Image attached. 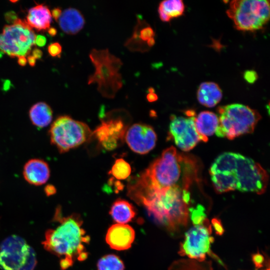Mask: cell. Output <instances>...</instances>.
<instances>
[{
    "instance_id": "obj_1",
    "label": "cell",
    "mask_w": 270,
    "mask_h": 270,
    "mask_svg": "<svg viewBox=\"0 0 270 270\" xmlns=\"http://www.w3.org/2000/svg\"><path fill=\"white\" fill-rule=\"evenodd\" d=\"M198 168L194 158L170 146L129 184L128 194L136 202L148 194L172 186L188 190L198 180Z\"/></svg>"
},
{
    "instance_id": "obj_2",
    "label": "cell",
    "mask_w": 270,
    "mask_h": 270,
    "mask_svg": "<svg viewBox=\"0 0 270 270\" xmlns=\"http://www.w3.org/2000/svg\"><path fill=\"white\" fill-rule=\"evenodd\" d=\"M210 174L218 193L238 190L262 194L266 191L268 180L266 172L260 164L231 152L220 155L212 165Z\"/></svg>"
},
{
    "instance_id": "obj_3",
    "label": "cell",
    "mask_w": 270,
    "mask_h": 270,
    "mask_svg": "<svg viewBox=\"0 0 270 270\" xmlns=\"http://www.w3.org/2000/svg\"><path fill=\"white\" fill-rule=\"evenodd\" d=\"M190 198L188 189L174 186L148 194L137 202L159 224L174 230L187 224Z\"/></svg>"
},
{
    "instance_id": "obj_4",
    "label": "cell",
    "mask_w": 270,
    "mask_h": 270,
    "mask_svg": "<svg viewBox=\"0 0 270 270\" xmlns=\"http://www.w3.org/2000/svg\"><path fill=\"white\" fill-rule=\"evenodd\" d=\"M53 220L60 224L56 228L46 231L42 244L47 251L58 257L64 256L74 260L85 252L83 243H88L90 240L82 227V222L80 216L73 214L63 217L61 208L58 206Z\"/></svg>"
},
{
    "instance_id": "obj_5",
    "label": "cell",
    "mask_w": 270,
    "mask_h": 270,
    "mask_svg": "<svg viewBox=\"0 0 270 270\" xmlns=\"http://www.w3.org/2000/svg\"><path fill=\"white\" fill-rule=\"evenodd\" d=\"M90 58L95 71L89 76L88 84L96 83L98 90L102 96L114 98L122 86V77L119 72L122 64V60L111 54L108 49H93Z\"/></svg>"
},
{
    "instance_id": "obj_6",
    "label": "cell",
    "mask_w": 270,
    "mask_h": 270,
    "mask_svg": "<svg viewBox=\"0 0 270 270\" xmlns=\"http://www.w3.org/2000/svg\"><path fill=\"white\" fill-rule=\"evenodd\" d=\"M218 112V124L216 135L229 140L252 132L261 118L256 110L240 104L220 106Z\"/></svg>"
},
{
    "instance_id": "obj_7",
    "label": "cell",
    "mask_w": 270,
    "mask_h": 270,
    "mask_svg": "<svg viewBox=\"0 0 270 270\" xmlns=\"http://www.w3.org/2000/svg\"><path fill=\"white\" fill-rule=\"evenodd\" d=\"M48 134L50 144L60 153H64L86 142L92 136V132L86 124L61 116L52 122Z\"/></svg>"
},
{
    "instance_id": "obj_8",
    "label": "cell",
    "mask_w": 270,
    "mask_h": 270,
    "mask_svg": "<svg viewBox=\"0 0 270 270\" xmlns=\"http://www.w3.org/2000/svg\"><path fill=\"white\" fill-rule=\"evenodd\" d=\"M270 2L266 0H234L226 10L235 27L242 31L262 28L270 18Z\"/></svg>"
},
{
    "instance_id": "obj_9",
    "label": "cell",
    "mask_w": 270,
    "mask_h": 270,
    "mask_svg": "<svg viewBox=\"0 0 270 270\" xmlns=\"http://www.w3.org/2000/svg\"><path fill=\"white\" fill-rule=\"evenodd\" d=\"M36 254L23 238L12 235L0 244V268L2 270H34Z\"/></svg>"
},
{
    "instance_id": "obj_10",
    "label": "cell",
    "mask_w": 270,
    "mask_h": 270,
    "mask_svg": "<svg viewBox=\"0 0 270 270\" xmlns=\"http://www.w3.org/2000/svg\"><path fill=\"white\" fill-rule=\"evenodd\" d=\"M36 36L26 21L18 18L3 28L0 34V50L11 58L25 56L35 44Z\"/></svg>"
},
{
    "instance_id": "obj_11",
    "label": "cell",
    "mask_w": 270,
    "mask_h": 270,
    "mask_svg": "<svg viewBox=\"0 0 270 270\" xmlns=\"http://www.w3.org/2000/svg\"><path fill=\"white\" fill-rule=\"evenodd\" d=\"M212 228L208 220L195 225L186 234L180 244L179 254L200 261L204 260L210 252V245L214 241L210 236Z\"/></svg>"
},
{
    "instance_id": "obj_12",
    "label": "cell",
    "mask_w": 270,
    "mask_h": 270,
    "mask_svg": "<svg viewBox=\"0 0 270 270\" xmlns=\"http://www.w3.org/2000/svg\"><path fill=\"white\" fill-rule=\"evenodd\" d=\"M186 114V116H171L168 137L180 150L188 152L194 148L200 140L194 125V112L188 110Z\"/></svg>"
},
{
    "instance_id": "obj_13",
    "label": "cell",
    "mask_w": 270,
    "mask_h": 270,
    "mask_svg": "<svg viewBox=\"0 0 270 270\" xmlns=\"http://www.w3.org/2000/svg\"><path fill=\"white\" fill-rule=\"evenodd\" d=\"M125 140L129 148L134 152L144 154L155 146L157 136L150 125L135 124L126 132Z\"/></svg>"
},
{
    "instance_id": "obj_14",
    "label": "cell",
    "mask_w": 270,
    "mask_h": 270,
    "mask_svg": "<svg viewBox=\"0 0 270 270\" xmlns=\"http://www.w3.org/2000/svg\"><path fill=\"white\" fill-rule=\"evenodd\" d=\"M126 128L120 118L102 120V123L92 132L102 146L108 150L116 148L120 142L124 140Z\"/></svg>"
},
{
    "instance_id": "obj_15",
    "label": "cell",
    "mask_w": 270,
    "mask_h": 270,
    "mask_svg": "<svg viewBox=\"0 0 270 270\" xmlns=\"http://www.w3.org/2000/svg\"><path fill=\"white\" fill-rule=\"evenodd\" d=\"M135 237L134 230L130 226L116 224L108 230L106 240L110 246L117 250H123L130 248Z\"/></svg>"
},
{
    "instance_id": "obj_16",
    "label": "cell",
    "mask_w": 270,
    "mask_h": 270,
    "mask_svg": "<svg viewBox=\"0 0 270 270\" xmlns=\"http://www.w3.org/2000/svg\"><path fill=\"white\" fill-rule=\"evenodd\" d=\"M48 164L40 158L28 160L24 164L22 174L24 180L30 184L39 186L46 183L50 176Z\"/></svg>"
},
{
    "instance_id": "obj_17",
    "label": "cell",
    "mask_w": 270,
    "mask_h": 270,
    "mask_svg": "<svg viewBox=\"0 0 270 270\" xmlns=\"http://www.w3.org/2000/svg\"><path fill=\"white\" fill-rule=\"evenodd\" d=\"M52 20L51 12L48 8L40 4L30 8L25 20L26 24L32 28L38 31H44L50 26Z\"/></svg>"
},
{
    "instance_id": "obj_18",
    "label": "cell",
    "mask_w": 270,
    "mask_h": 270,
    "mask_svg": "<svg viewBox=\"0 0 270 270\" xmlns=\"http://www.w3.org/2000/svg\"><path fill=\"white\" fill-rule=\"evenodd\" d=\"M218 124V115L210 111L200 112L194 118V125L200 140L206 142L216 133Z\"/></svg>"
},
{
    "instance_id": "obj_19",
    "label": "cell",
    "mask_w": 270,
    "mask_h": 270,
    "mask_svg": "<svg viewBox=\"0 0 270 270\" xmlns=\"http://www.w3.org/2000/svg\"><path fill=\"white\" fill-rule=\"evenodd\" d=\"M58 24L64 32L68 34H75L84 28L85 20L80 11L70 8L62 12L58 19Z\"/></svg>"
},
{
    "instance_id": "obj_20",
    "label": "cell",
    "mask_w": 270,
    "mask_h": 270,
    "mask_svg": "<svg viewBox=\"0 0 270 270\" xmlns=\"http://www.w3.org/2000/svg\"><path fill=\"white\" fill-rule=\"evenodd\" d=\"M222 91L219 86L214 82L202 83L198 90L197 98L202 105L212 108L218 104L222 98Z\"/></svg>"
},
{
    "instance_id": "obj_21",
    "label": "cell",
    "mask_w": 270,
    "mask_h": 270,
    "mask_svg": "<svg viewBox=\"0 0 270 270\" xmlns=\"http://www.w3.org/2000/svg\"><path fill=\"white\" fill-rule=\"evenodd\" d=\"M29 117L33 125L38 128H44L52 122V110L46 103L38 102L30 108Z\"/></svg>"
},
{
    "instance_id": "obj_22",
    "label": "cell",
    "mask_w": 270,
    "mask_h": 270,
    "mask_svg": "<svg viewBox=\"0 0 270 270\" xmlns=\"http://www.w3.org/2000/svg\"><path fill=\"white\" fill-rule=\"evenodd\" d=\"M110 214L118 224H124L134 218L136 212L134 206L128 202L118 199L111 206Z\"/></svg>"
},
{
    "instance_id": "obj_23",
    "label": "cell",
    "mask_w": 270,
    "mask_h": 270,
    "mask_svg": "<svg viewBox=\"0 0 270 270\" xmlns=\"http://www.w3.org/2000/svg\"><path fill=\"white\" fill-rule=\"evenodd\" d=\"M184 6L181 0H168L162 2L158 6L160 18L164 22H169L172 18L182 16Z\"/></svg>"
},
{
    "instance_id": "obj_24",
    "label": "cell",
    "mask_w": 270,
    "mask_h": 270,
    "mask_svg": "<svg viewBox=\"0 0 270 270\" xmlns=\"http://www.w3.org/2000/svg\"><path fill=\"white\" fill-rule=\"evenodd\" d=\"M98 270H124V265L119 256L109 254L102 257L97 264Z\"/></svg>"
},
{
    "instance_id": "obj_25",
    "label": "cell",
    "mask_w": 270,
    "mask_h": 270,
    "mask_svg": "<svg viewBox=\"0 0 270 270\" xmlns=\"http://www.w3.org/2000/svg\"><path fill=\"white\" fill-rule=\"evenodd\" d=\"M110 172L116 179L124 180L130 176L131 167L123 158H118L115 161Z\"/></svg>"
},
{
    "instance_id": "obj_26",
    "label": "cell",
    "mask_w": 270,
    "mask_h": 270,
    "mask_svg": "<svg viewBox=\"0 0 270 270\" xmlns=\"http://www.w3.org/2000/svg\"><path fill=\"white\" fill-rule=\"evenodd\" d=\"M154 32L153 29L150 26H147L139 29L138 32L137 31L134 32L130 39L136 40L138 38L140 40L147 42L150 38H154Z\"/></svg>"
},
{
    "instance_id": "obj_27",
    "label": "cell",
    "mask_w": 270,
    "mask_h": 270,
    "mask_svg": "<svg viewBox=\"0 0 270 270\" xmlns=\"http://www.w3.org/2000/svg\"><path fill=\"white\" fill-rule=\"evenodd\" d=\"M189 210L191 213V220L194 224H201L206 219V214L202 206L198 205L196 208H191Z\"/></svg>"
},
{
    "instance_id": "obj_28",
    "label": "cell",
    "mask_w": 270,
    "mask_h": 270,
    "mask_svg": "<svg viewBox=\"0 0 270 270\" xmlns=\"http://www.w3.org/2000/svg\"><path fill=\"white\" fill-rule=\"evenodd\" d=\"M49 54L52 57L60 58L62 52V47L58 42L52 43L48 47Z\"/></svg>"
},
{
    "instance_id": "obj_29",
    "label": "cell",
    "mask_w": 270,
    "mask_h": 270,
    "mask_svg": "<svg viewBox=\"0 0 270 270\" xmlns=\"http://www.w3.org/2000/svg\"><path fill=\"white\" fill-rule=\"evenodd\" d=\"M244 78L249 84H254L258 80V75L254 70H248L244 72Z\"/></svg>"
},
{
    "instance_id": "obj_30",
    "label": "cell",
    "mask_w": 270,
    "mask_h": 270,
    "mask_svg": "<svg viewBox=\"0 0 270 270\" xmlns=\"http://www.w3.org/2000/svg\"><path fill=\"white\" fill-rule=\"evenodd\" d=\"M212 223L216 234L220 236L224 232V229L220 220L218 218H214L212 220Z\"/></svg>"
},
{
    "instance_id": "obj_31",
    "label": "cell",
    "mask_w": 270,
    "mask_h": 270,
    "mask_svg": "<svg viewBox=\"0 0 270 270\" xmlns=\"http://www.w3.org/2000/svg\"><path fill=\"white\" fill-rule=\"evenodd\" d=\"M72 258L68 257L62 258L60 262V265L62 270H66L74 264Z\"/></svg>"
},
{
    "instance_id": "obj_32",
    "label": "cell",
    "mask_w": 270,
    "mask_h": 270,
    "mask_svg": "<svg viewBox=\"0 0 270 270\" xmlns=\"http://www.w3.org/2000/svg\"><path fill=\"white\" fill-rule=\"evenodd\" d=\"M4 18L6 22L10 24H13L18 18L17 14L14 11L6 12L4 14Z\"/></svg>"
},
{
    "instance_id": "obj_33",
    "label": "cell",
    "mask_w": 270,
    "mask_h": 270,
    "mask_svg": "<svg viewBox=\"0 0 270 270\" xmlns=\"http://www.w3.org/2000/svg\"><path fill=\"white\" fill-rule=\"evenodd\" d=\"M252 260L257 268H260L262 266V264L264 258L263 256L259 253L254 254L252 256Z\"/></svg>"
},
{
    "instance_id": "obj_34",
    "label": "cell",
    "mask_w": 270,
    "mask_h": 270,
    "mask_svg": "<svg viewBox=\"0 0 270 270\" xmlns=\"http://www.w3.org/2000/svg\"><path fill=\"white\" fill-rule=\"evenodd\" d=\"M46 42V38L42 35L36 36L35 38V44L40 47L44 46Z\"/></svg>"
},
{
    "instance_id": "obj_35",
    "label": "cell",
    "mask_w": 270,
    "mask_h": 270,
    "mask_svg": "<svg viewBox=\"0 0 270 270\" xmlns=\"http://www.w3.org/2000/svg\"><path fill=\"white\" fill-rule=\"evenodd\" d=\"M44 192L46 196H50L55 194L56 190L55 186L52 184H48L44 188Z\"/></svg>"
},
{
    "instance_id": "obj_36",
    "label": "cell",
    "mask_w": 270,
    "mask_h": 270,
    "mask_svg": "<svg viewBox=\"0 0 270 270\" xmlns=\"http://www.w3.org/2000/svg\"><path fill=\"white\" fill-rule=\"evenodd\" d=\"M50 12L54 20L57 22L62 14V10L60 8H54Z\"/></svg>"
},
{
    "instance_id": "obj_37",
    "label": "cell",
    "mask_w": 270,
    "mask_h": 270,
    "mask_svg": "<svg viewBox=\"0 0 270 270\" xmlns=\"http://www.w3.org/2000/svg\"><path fill=\"white\" fill-rule=\"evenodd\" d=\"M32 54L36 59H40L42 56V52L38 48H35L32 52Z\"/></svg>"
},
{
    "instance_id": "obj_38",
    "label": "cell",
    "mask_w": 270,
    "mask_h": 270,
    "mask_svg": "<svg viewBox=\"0 0 270 270\" xmlns=\"http://www.w3.org/2000/svg\"><path fill=\"white\" fill-rule=\"evenodd\" d=\"M146 99L149 102H154L158 99V96L154 92H148L146 96Z\"/></svg>"
},
{
    "instance_id": "obj_39",
    "label": "cell",
    "mask_w": 270,
    "mask_h": 270,
    "mask_svg": "<svg viewBox=\"0 0 270 270\" xmlns=\"http://www.w3.org/2000/svg\"><path fill=\"white\" fill-rule=\"evenodd\" d=\"M18 62L22 66H25L27 63V59L24 56H20L18 57Z\"/></svg>"
},
{
    "instance_id": "obj_40",
    "label": "cell",
    "mask_w": 270,
    "mask_h": 270,
    "mask_svg": "<svg viewBox=\"0 0 270 270\" xmlns=\"http://www.w3.org/2000/svg\"><path fill=\"white\" fill-rule=\"evenodd\" d=\"M27 62L30 66H34L36 63V59L32 55H30L27 58Z\"/></svg>"
},
{
    "instance_id": "obj_41",
    "label": "cell",
    "mask_w": 270,
    "mask_h": 270,
    "mask_svg": "<svg viewBox=\"0 0 270 270\" xmlns=\"http://www.w3.org/2000/svg\"><path fill=\"white\" fill-rule=\"evenodd\" d=\"M88 254L87 252H84L80 253L77 257V259L80 261H82L86 260L88 258Z\"/></svg>"
},
{
    "instance_id": "obj_42",
    "label": "cell",
    "mask_w": 270,
    "mask_h": 270,
    "mask_svg": "<svg viewBox=\"0 0 270 270\" xmlns=\"http://www.w3.org/2000/svg\"><path fill=\"white\" fill-rule=\"evenodd\" d=\"M48 34L52 36H55L56 34H57V30L56 28H53V27H50L48 30Z\"/></svg>"
},
{
    "instance_id": "obj_43",
    "label": "cell",
    "mask_w": 270,
    "mask_h": 270,
    "mask_svg": "<svg viewBox=\"0 0 270 270\" xmlns=\"http://www.w3.org/2000/svg\"><path fill=\"white\" fill-rule=\"evenodd\" d=\"M155 43V40L154 38H150L146 42V44L148 47H151L154 45Z\"/></svg>"
},
{
    "instance_id": "obj_44",
    "label": "cell",
    "mask_w": 270,
    "mask_h": 270,
    "mask_svg": "<svg viewBox=\"0 0 270 270\" xmlns=\"http://www.w3.org/2000/svg\"><path fill=\"white\" fill-rule=\"evenodd\" d=\"M10 82L9 80H6L4 83V89L5 90H7L10 88Z\"/></svg>"
},
{
    "instance_id": "obj_45",
    "label": "cell",
    "mask_w": 270,
    "mask_h": 270,
    "mask_svg": "<svg viewBox=\"0 0 270 270\" xmlns=\"http://www.w3.org/2000/svg\"><path fill=\"white\" fill-rule=\"evenodd\" d=\"M10 2H16L17 1L16 0V1L14 0V1H10Z\"/></svg>"
}]
</instances>
